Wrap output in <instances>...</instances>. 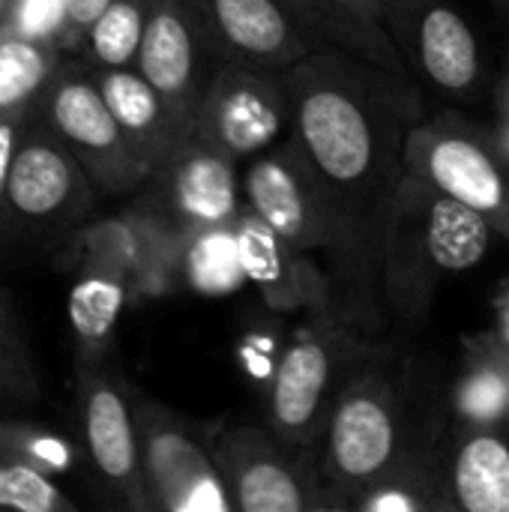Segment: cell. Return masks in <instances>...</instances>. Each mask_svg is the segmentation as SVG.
<instances>
[{
  "label": "cell",
  "instance_id": "cell-12",
  "mask_svg": "<svg viewBox=\"0 0 509 512\" xmlns=\"http://www.w3.org/2000/svg\"><path fill=\"white\" fill-rule=\"evenodd\" d=\"M222 63L225 57L192 0H150L135 69L159 90L186 132L207 81Z\"/></svg>",
  "mask_w": 509,
  "mask_h": 512
},
{
  "label": "cell",
  "instance_id": "cell-22",
  "mask_svg": "<svg viewBox=\"0 0 509 512\" xmlns=\"http://www.w3.org/2000/svg\"><path fill=\"white\" fill-rule=\"evenodd\" d=\"M147 15H150V0H111L102 9V15L90 24L81 54L90 57L96 69L135 66Z\"/></svg>",
  "mask_w": 509,
  "mask_h": 512
},
{
  "label": "cell",
  "instance_id": "cell-36",
  "mask_svg": "<svg viewBox=\"0 0 509 512\" xmlns=\"http://www.w3.org/2000/svg\"><path fill=\"white\" fill-rule=\"evenodd\" d=\"M507 423H509V417H507Z\"/></svg>",
  "mask_w": 509,
  "mask_h": 512
},
{
  "label": "cell",
  "instance_id": "cell-28",
  "mask_svg": "<svg viewBox=\"0 0 509 512\" xmlns=\"http://www.w3.org/2000/svg\"><path fill=\"white\" fill-rule=\"evenodd\" d=\"M63 24H66V0H12L0 21V36L39 39V42H54L60 48Z\"/></svg>",
  "mask_w": 509,
  "mask_h": 512
},
{
  "label": "cell",
  "instance_id": "cell-2",
  "mask_svg": "<svg viewBox=\"0 0 509 512\" xmlns=\"http://www.w3.org/2000/svg\"><path fill=\"white\" fill-rule=\"evenodd\" d=\"M492 225L408 168L375 243L372 306L381 333L426 324L447 276L474 270L492 249Z\"/></svg>",
  "mask_w": 509,
  "mask_h": 512
},
{
  "label": "cell",
  "instance_id": "cell-7",
  "mask_svg": "<svg viewBox=\"0 0 509 512\" xmlns=\"http://www.w3.org/2000/svg\"><path fill=\"white\" fill-rule=\"evenodd\" d=\"M294 132L285 72L225 60L207 81L189 135L246 165Z\"/></svg>",
  "mask_w": 509,
  "mask_h": 512
},
{
  "label": "cell",
  "instance_id": "cell-16",
  "mask_svg": "<svg viewBox=\"0 0 509 512\" xmlns=\"http://www.w3.org/2000/svg\"><path fill=\"white\" fill-rule=\"evenodd\" d=\"M225 60L285 72L318 45L279 0H192Z\"/></svg>",
  "mask_w": 509,
  "mask_h": 512
},
{
  "label": "cell",
  "instance_id": "cell-34",
  "mask_svg": "<svg viewBox=\"0 0 509 512\" xmlns=\"http://www.w3.org/2000/svg\"><path fill=\"white\" fill-rule=\"evenodd\" d=\"M498 321H501L498 333H501V336L509 342V285H507V291L501 294V303H498Z\"/></svg>",
  "mask_w": 509,
  "mask_h": 512
},
{
  "label": "cell",
  "instance_id": "cell-27",
  "mask_svg": "<svg viewBox=\"0 0 509 512\" xmlns=\"http://www.w3.org/2000/svg\"><path fill=\"white\" fill-rule=\"evenodd\" d=\"M0 453L27 462L45 474H63L72 465V447L39 426L30 423H12V420H0Z\"/></svg>",
  "mask_w": 509,
  "mask_h": 512
},
{
  "label": "cell",
  "instance_id": "cell-19",
  "mask_svg": "<svg viewBox=\"0 0 509 512\" xmlns=\"http://www.w3.org/2000/svg\"><path fill=\"white\" fill-rule=\"evenodd\" d=\"M453 507L465 512H509V441L492 426H465L447 459Z\"/></svg>",
  "mask_w": 509,
  "mask_h": 512
},
{
  "label": "cell",
  "instance_id": "cell-14",
  "mask_svg": "<svg viewBox=\"0 0 509 512\" xmlns=\"http://www.w3.org/2000/svg\"><path fill=\"white\" fill-rule=\"evenodd\" d=\"M81 429L90 465L114 501L129 510H150L135 411L111 378H81Z\"/></svg>",
  "mask_w": 509,
  "mask_h": 512
},
{
  "label": "cell",
  "instance_id": "cell-33",
  "mask_svg": "<svg viewBox=\"0 0 509 512\" xmlns=\"http://www.w3.org/2000/svg\"><path fill=\"white\" fill-rule=\"evenodd\" d=\"M501 117H504V123H501V138H504V144L509 147V66H507V75H504V84H501Z\"/></svg>",
  "mask_w": 509,
  "mask_h": 512
},
{
  "label": "cell",
  "instance_id": "cell-29",
  "mask_svg": "<svg viewBox=\"0 0 509 512\" xmlns=\"http://www.w3.org/2000/svg\"><path fill=\"white\" fill-rule=\"evenodd\" d=\"M279 3L312 36L318 48H342V51L357 54V39L330 0H279Z\"/></svg>",
  "mask_w": 509,
  "mask_h": 512
},
{
  "label": "cell",
  "instance_id": "cell-6",
  "mask_svg": "<svg viewBox=\"0 0 509 512\" xmlns=\"http://www.w3.org/2000/svg\"><path fill=\"white\" fill-rule=\"evenodd\" d=\"M240 183L243 204L282 240L324 264L336 258L342 249L339 207L294 132L249 159L240 171Z\"/></svg>",
  "mask_w": 509,
  "mask_h": 512
},
{
  "label": "cell",
  "instance_id": "cell-18",
  "mask_svg": "<svg viewBox=\"0 0 509 512\" xmlns=\"http://www.w3.org/2000/svg\"><path fill=\"white\" fill-rule=\"evenodd\" d=\"M96 84L111 114L117 117L120 129L141 153V159L150 165V171L189 135L171 114L159 90L135 66L96 69Z\"/></svg>",
  "mask_w": 509,
  "mask_h": 512
},
{
  "label": "cell",
  "instance_id": "cell-3",
  "mask_svg": "<svg viewBox=\"0 0 509 512\" xmlns=\"http://www.w3.org/2000/svg\"><path fill=\"white\" fill-rule=\"evenodd\" d=\"M414 444H420V435L411 426L402 384L366 348L339 387L318 450V471L333 510H354Z\"/></svg>",
  "mask_w": 509,
  "mask_h": 512
},
{
  "label": "cell",
  "instance_id": "cell-32",
  "mask_svg": "<svg viewBox=\"0 0 509 512\" xmlns=\"http://www.w3.org/2000/svg\"><path fill=\"white\" fill-rule=\"evenodd\" d=\"M15 369L27 372V366L18 363V348H15L12 324L6 321V315H3V309H0V384H9V387L15 390V387H18Z\"/></svg>",
  "mask_w": 509,
  "mask_h": 512
},
{
  "label": "cell",
  "instance_id": "cell-37",
  "mask_svg": "<svg viewBox=\"0 0 509 512\" xmlns=\"http://www.w3.org/2000/svg\"><path fill=\"white\" fill-rule=\"evenodd\" d=\"M507 3H509V0H507Z\"/></svg>",
  "mask_w": 509,
  "mask_h": 512
},
{
  "label": "cell",
  "instance_id": "cell-15",
  "mask_svg": "<svg viewBox=\"0 0 509 512\" xmlns=\"http://www.w3.org/2000/svg\"><path fill=\"white\" fill-rule=\"evenodd\" d=\"M237 252L246 273L276 312H330V279L315 255L294 249L246 204L234 222Z\"/></svg>",
  "mask_w": 509,
  "mask_h": 512
},
{
  "label": "cell",
  "instance_id": "cell-9",
  "mask_svg": "<svg viewBox=\"0 0 509 512\" xmlns=\"http://www.w3.org/2000/svg\"><path fill=\"white\" fill-rule=\"evenodd\" d=\"M42 111L48 129L81 162L90 183L105 192H132L144 186L150 165L111 114L96 75L57 69L42 93Z\"/></svg>",
  "mask_w": 509,
  "mask_h": 512
},
{
  "label": "cell",
  "instance_id": "cell-25",
  "mask_svg": "<svg viewBox=\"0 0 509 512\" xmlns=\"http://www.w3.org/2000/svg\"><path fill=\"white\" fill-rule=\"evenodd\" d=\"M330 3L339 9V15L351 27L354 39H357V54L363 60H372L396 75L414 78L396 39H393L384 0H330Z\"/></svg>",
  "mask_w": 509,
  "mask_h": 512
},
{
  "label": "cell",
  "instance_id": "cell-23",
  "mask_svg": "<svg viewBox=\"0 0 509 512\" xmlns=\"http://www.w3.org/2000/svg\"><path fill=\"white\" fill-rule=\"evenodd\" d=\"M246 282L234 228L201 231L186 240L183 249V285L198 294H228Z\"/></svg>",
  "mask_w": 509,
  "mask_h": 512
},
{
  "label": "cell",
  "instance_id": "cell-8",
  "mask_svg": "<svg viewBox=\"0 0 509 512\" xmlns=\"http://www.w3.org/2000/svg\"><path fill=\"white\" fill-rule=\"evenodd\" d=\"M210 450L237 512L333 510L318 459L285 444L270 426H225L210 435Z\"/></svg>",
  "mask_w": 509,
  "mask_h": 512
},
{
  "label": "cell",
  "instance_id": "cell-31",
  "mask_svg": "<svg viewBox=\"0 0 509 512\" xmlns=\"http://www.w3.org/2000/svg\"><path fill=\"white\" fill-rule=\"evenodd\" d=\"M27 117H30V111L0 117V204L6 198V183H9V171H12L15 153H18L21 138L27 132Z\"/></svg>",
  "mask_w": 509,
  "mask_h": 512
},
{
  "label": "cell",
  "instance_id": "cell-11",
  "mask_svg": "<svg viewBox=\"0 0 509 512\" xmlns=\"http://www.w3.org/2000/svg\"><path fill=\"white\" fill-rule=\"evenodd\" d=\"M234 159L186 135L144 180L141 204L186 240L201 231L234 228L243 210V183Z\"/></svg>",
  "mask_w": 509,
  "mask_h": 512
},
{
  "label": "cell",
  "instance_id": "cell-35",
  "mask_svg": "<svg viewBox=\"0 0 509 512\" xmlns=\"http://www.w3.org/2000/svg\"><path fill=\"white\" fill-rule=\"evenodd\" d=\"M9 3H12V0H0V21H3V15H6V9H9Z\"/></svg>",
  "mask_w": 509,
  "mask_h": 512
},
{
  "label": "cell",
  "instance_id": "cell-1",
  "mask_svg": "<svg viewBox=\"0 0 509 512\" xmlns=\"http://www.w3.org/2000/svg\"><path fill=\"white\" fill-rule=\"evenodd\" d=\"M294 135L327 183L342 249L324 264L330 318L357 339L381 333L372 306V258L384 216L408 174V135L426 117L414 78L342 48H315L285 69Z\"/></svg>",
  "mask_w": 509,
  "mask_h": 512
},
{
  "label": "cell",
  "instance_id": "cell-21",
  "mask_svg": "<svg viewBox=\"0 0 509 512\" xmlns=\"http://www.w3.org/2000/svg\"><path fill=\"white\" fill-rule=\"evenodd\" d=\"M60 54L54 42L0 36V117L24 114L42 99L60 69Z\"/></svg>",
  "mask_w": 509,
  "mask_h": 512
},
{
  "label": "cell",
  "instance_id": "cell-20",
  "mask_svg": "<svg viewBox=\"0 0 509 512\" xmlns=\"http://www.w3.org/2000/svg\"><path fill=\"white\" fill-rule=\"evenodd\" d=\"M453 408L465 426H495L509 417V342L501 333L471 348Z\"/></svg>",
  "mask_w": 509,
  "mask_h": 512
},
{
  "label": "cell",
  "instance_id": "cell-10",
  "mask_svg": "<svg viewBox=\"0 0 509 512\" xmlns=\"http://www.w3.org/2000/svg\"><path fill=\"white\" fill-rule=\"evenodd\" d=\"M144 486L150 510L231 512L234 504L216 468L210 438L156 402L135 408Z\"/></svg>",
  "mask_w": 509,
  "mask_h": 512
},
{
  "label": "cell",
  "instance_id": "cell-24",
  "mask_svg": "<svg viewBox=\"0 0 509 512\" xmlns=\"http://www.w3.org/2000/svg\"><path fill=\"white\" fill-rule=\"evenodd\" d=\"M129 294L132 291L123 279L99 270H84V279L75 285L69 306L78 336L84 342H102L111 333Z\"/></svg>",
  "mask_w": 509,
  "mask_h": 512
},
{
  "label": "cell",
  "instance_id": "cell-26",
  "mask_svg": "<svg viewBox=\"0 0 509 512\" xmlns=\"http://www.w3.org/2000/svg\"><path fill=\"white\" fill-rule=\"evenodd\" d=\"M0 507L18 512H72L75 504L57 489L51 474L0 453Z\"/></svg>",
  "mask_w": 509,
  "mask_h": 512
},
{
  "label": "cell",
  "instance_id": "cell-17",
  "mask_svg": "<svg viewBox=\"0 0 509 512\" xmlns=\"http://www.w3.org/2000/svg\"><path fill=\"white\" fill-rule=\"evenodd\" d=\"M87 171L48 129L24 132L15 153L3 204L27 222H48L69 213L87 195Z\"/></svg>",
  "mask_w": 509,
  "mask_h": 512
},
{
  "label": "cell",
  "instance_id": "cell-5",
  "mask_svg": "<svg viewBox=\"0 0 509 512\" xmlns=\"http://www.w3.org/2000/svg\"><path fill=\"white\" fill-rule=\"evenodd\" d=\"M408 168L477 210L509 240V147L462 114L423 117L408 135Z\"/></svg>",
  "mask_w": 509,
  "mask_h": 512
},
{
  "label": "cell",
  "instance_id": "cell-4",
  "mask_svg": "<svg viewBox=\"0 0 509 512\" xmlns=\"http://www.w3.org/2000/svg\"><path fill=\"white\" fill-rule=\"evenodd\" d=\"M315 321L318 324L285 351L267 396V426L312 459H318L339 387L354 360L366 351V342L330 315H315Z\"/></svg>",
  "mask_w": 509,
  "mask_h": 512
},
{
  "label": "cell",
  "instance_id": "cell-13",
  "mask_svg": "<svg viewBox=\"0 0 509 512\" xmlns=\"http://www.w3.org/2000/svg\"><path fill=\"white\" fill-rule=\"evenodd\" d=\"M393 39L411 69L447 96H468L480 81V42L447 0H384Z\"/></svg>",
  "mask_w": 509,
  "mask_h": 512
},
{
  "label": "cell",
  "instance_id": "cell-30",
  "mask_svg": "<svg viewBox=\"0 0 509 512\" xmlns=\"http://www.w3.org/2000/svg\"><path fill=\"white\" fill-rule=\"evenodd\" d=\"M108 3L111 0H66V24H63V36H60L63 54H81L90 24L102 15V9Z\"/></svg>",
  "mask_w": 509,
  "mask_h": 512
}]
</instances>
